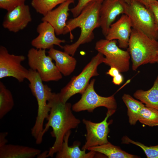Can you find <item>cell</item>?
Listing matches in <instances>:
<instances>
[{
    "label": "cell",
    "instance_id": "cell-17",
    "mask_svg": "<svg viewBox=\"0 0 158 158\" xmlns=\"http://www.w3.org/2000/svg\"><path fill=\"white\" fill-rule=\"evenodd\" d=\"M71 130L65 134L61 150L56 153V158H93L99 157L97 152L90 151L86 153V150H81L79 146L80 143L75 142L72 146H69L68 141L71 134Z\"/></svg>",
    "mask_w": 158,
    "mask_h": 158
},
{
    "label": "cell",
    "instance_id": "cell-27",
    "mask_svg": "<svg viewBox=\"0 0 158 158\" xmlns=\"http://www.w3.org/2000/svg\"><path fill=\"white\" fill-rule=\"evenodd\" d=\"M104 0H78L77 5L70 9L74 18L78 16L84 8L92 2L95 1L103 2Z\"/></svg>",
    "mask_w": 158,
    "mask_h": 158
},
{
    "label": "cell",
    "instance_id": "cell-26",
    "mask_svg": "<svg viewBox=\"0 0 158 158\" xmlns=\"http://www.w3.org/2000/svg\"><path fill=\"white\" fill-rule=\"evenodd\" d=\"M122 141L124 144L131 143L139 146L143 150L147 158H158V145L147 146L139 142L132 140L126 136L123 137Z\"/></svg>",
    "mask_w": 158,
    "mask_h": 158
},
{
    "label": "cell",
    "instance_id": "cell-28",
    "mask_svg": "<svg viewBox=\"0 0 158 158\" xmlns=\"http://www.w3.org/2000/svg\"><path fill=\"white\" fill-rule=\"evenodd\" d=\"M26 0H0V8L8 11L25 4Z\"/></svg>",
    "mask_w": 158,
    "mask_h": 158
},
{
    "label": "cell",
    "instance_id": "cell-10",
    "mask_svg": "<svg viewBox=\"0 0 158 158\" xmlns=\"http://www.w3.org/2000/svg\"><path fill=\"white\" fill-rule=\"evenodd\" d=\"M25 57L22 55L10 54L5 47H0V78L12 77L19 82H23L28 73L21 64Z\"/></svg>",
    "mask_w": 158,
    "mask_h": 158
},
{
    "label": "cell",
    "instance_id": "cell-25",
    "mask_svg": "<svg viewBox=\"0 0 158 158\" xmlns=\"http://www.w3.org/2000/svg\"><path fill=\"white\" fill-rule=\"evenodd\" d=\"M68 0H31V4L36 11L45 16L56 6Z\"/></svg>",
    "mask_w": 158,
    "mask_h": 158
},
{
    "label": "cell",
    "instance_id": "cell-9",
    "mask_svg": "<svg viewBox=\"0 0 158 158\" xmlns=\"http://www.w3.org/2000/svg\"><path fill=\"white\" fill-rule=\"evenodd\" d=\"M95 80L92 79L84 92L81 94L80 99L72 106L74 111L79 112L87 111L92 112L97 108L103 107L107 109L116 110L117 104L114 95L103 97L98 95L94 88Z\"/></svg>",
    "mask_w": 158,
    "mask_h": 158
},
{
    "label": "cell",
    "instance_id": "cell-12",
    "mask_svg": "<svg viewBox=\"0 0 158 158\" xmlns=\"http://www.w3.org/2000/svg\"><path fill=\"white\" fill-rule=\"evenodd\" d=\"M128 4L123 0H104L99 11L100 27L105 37L117 16L126 14Z\"/></svg>",
    "mask_w": 158,
    "mask_h": 158
},
{
    "label": "cell",
    "instance_id": "cell-32",
    "mask_svg": "<svg viewBox=\"0 0 158 158\" xmlns=\"http://www.w3.org/2000/svg\"><path fill=\"white\" fill-rule=\"evenodd\" d=\"M8 134L7 132H1L0 133V146L7 144L8 140L6 138Z\"/></svg>",
    "mask_w": 158,
    "mask_h": 158
},
{
    "label": "cell",
    "instance_id": "cell-30",
    "mask_svg": "<svg viewBox=\"0 0 158 158\" xmlns=\"http://www.w3.org/2000/svg\"><path fill=\"white\" fill-rule=\"evenodd\" d=\"M124 78L120 73L113 77L112 83L115 85H120L123 82Z\"/></svg>",
    "mask_w": 158,
    "mask_h": 158
},
{
    "label": "cell",
    "instance_id": "cell-24",
    "mask_svg": "<svg viewBox=\"0 0 158 158\" xmlns=\"http://www.w3.org/2000/svg\"><path fill=\"white\" fill-rule=\"evenodd\" d=\"M138 121L150 127L158 126V110L153 108L144 106L140 111Z\"/></svg>",
    "mask_w": 158,
    "mask_h": 158
},
{
    "label": "cell",
    "instance_id": "cell-21",
    "mask_svg": "<svg viewBox=\"0 0 158 158\" xmlns=\"http://www.w3.org/2000/svg\"><path fill=\"white\" fill-rule=\"evenodd\" d=\"M87 150L103 154L109 158H138L140 157L123 150L119 147L110 142L89 148Z\"/></svg>",
    "mask_w": 158,
    "mask_h": 158
},
{
    "label": "cell",
    "instance_id": "cell-5",
    "mask_svg": "<svg viewBox=\"0 0 158 158\" xmlns=\"http://www.w3.org/2000/svg\"><path fill=\"white\" fill-rule=\"evenodd\" d=\"M104 55L98 52L79 74L71 78L59 93L63 102L66 103L73 95L78 93L82 94L84 92L89 83L90 79L99 75L97 71V67L104 63Z\"/></svg>",
    "mask_w": 158,
    "mask_h": 158
},
{
    "label": "cell",
    "instance_id": "cell-31",
    "mask_svg": "<svg viewBox=\"0 0 158 158\" xmlns=\"http://www.w3.org/2000/svg\"><path fill=\"white\" fill-rule=\"evenodd\" d=\"M120 73L118 70L114 67H110V68L106 72L107 75L113 77Z\"/></svg>",
    "mask_w": 158,
    "mask_h": 158
},
{
    "label": "cell",
    "instance_id": "cell-4",
    "mask_svg": "<svg viewBox=\"0 0 158 158\" xmlns=\"http://www.w3.org/2000/svg\"><path fill=\"white\" fill-rule=\"evenodd\" d=\"M127 50L131 58L133 71H136L142 65L157 63V40L133 28Z\"/></svg>",
    "mask_w": 158,
    "mask_h": 158
},
{
    "label": "cell",
    "instance_id": "cell-29",
    "mask_svg": "<svg viewBox=\"0 0 158 158\" xmlns=\"http://www.w3.org/2000/svg\"><path fill=\"white\" fill-rule=\"evenodd\" d=\"M148 8L153 15L156 28L158 30V1L155 0L152 2Z\"/></svg>",
    "mask_w": 158,
    "mask_h": 158
},
{
    "label": "cell",
    "instance_id": "cell-3",
    "mask_svg": "<svg viewBox=\"0 0 158 158\" xmlns=\"http://www.w3.org/2000/svg\"><path fill=\"white\" fill-rule=\"evenodd\" d=\"M26 79L29 82V87L35 97L38 104L37 116L31 131L36 143L39 145L42 143L44 136V123L45 119L47 120L48 118L50 110L48 102L53 93L50 87L43 83V81L36 71L29 69Z\"/></svg>",
    "mask_w": 158,
    "mask_h": 158
},
{
    "label": "cell",
    "instance_id": "cell-20",
    "mask_svg": "<svg viewBox=\"0 0 158 158\" xmlns=\"http://www.w3.org/2000/svg\"><path fill=\"white\" fill-rule=\"evenodd\" d=\"M133 96L145 106L158 110V75L150 89L147 90H138L134 92Z\"/></svg>",
    "mask_w": 158,
    "mask_h": 158
},
{
    "label": "cell",
    "instance_id": "cell-22",
    "mask_svg": "<svg viewBox=\"0 0 158 158\" xmlns=\"http://www.w3.org/2000/svg\"><path fill=\"white\" fill-rule=\"evenodd\" d=\"M122 99L127 108L129 122L130 125H134L138 121L141 110L145 105L128 94H124Z\"/></svg>",
    "mask_w": 158,
    "mask_h": 158
},
{
    "label": "cell",
    "instance_id": "cell-2",
    "mask_svg": "<svg viewBox=\"0 0 158 158\" xmlns=\"http://www.w3.org/2000/svg\"><path fill=\"white\" fill-rule=\"evenodd\" d=\"M102 3L99 1L92 2L78 16L67 21L63 35L71 33L77 28H80L81 31L75 42L63 46L64 51L73 56L80 45L90 42L94 39V30L100 27L99 11Z\"/></svg>",
    "mask_w": 158,
    "mask_h": 158
},
{
    "label": "cell",
    "instance_id": "cell-8",
    "mask_svg": "<svg viewBox=\"0 0 158 158\" xmlns=\"http://www.w3.org/2000/svg\"><path fill=\"white\" fill-rule=\"evenodd\" d=\"M27 57L30 68L37 72L43 82L58 81L62 78L53 59L46 55L45 50L32 48L28 51Z\"/></svg>",
    "mask_w": 158,
    "mask_h": 158
},
{
    "label": "cell",
    "instance_id": "cell-19",
    "mask_svg": "<svg viewBox=\"0 0 158 158\" xmlns=\"http://www.w3.org/2000/svg\"><path fill=\"white\" fill-rule=\"evenodd\" d=\"M47 53L54 60L56 66L63 75H69L74 71L77 61L73 56L64 51L56 49L54 47L49 49Z\"/></svg>",
    "mask_w": 158,
    "mask_h": 158
},
{
    "label": "cell",
    "instance_id": "cell-35",
    "mask_svg": "<svg viewBox=\"0 0 158 158\" xmlns=\"http://www.w3.org/2000/svg\"><path fill=\"white\" fill-rule=\"evenodd\" d=\"M157 63L158 64V50L157 51Z\"/></svg>",
    "mask_w": 158,
    "mask_h": 158
},
{
    "label": "cell",
    "instance_id": "cell-14",
    "mask_svg": "<svg viewBox=\"0 0 158 158\" xmlns=\"http://www.w3.org/2000/svg\"><path fill=\"white\" fill-rule=\"evenodd\" d=\"M37 31L38 35L31 42L32 45L35 48L46 50L56 45L63 49L61 43L65 42V41L56 36L54 28L49 23L42 21L38 25Z\"/></svg>",
    "mask_w": 158,
    "mask_h": 158
},
{
    "label": "cell",
    "instance_id": "cell-23",
    "mask_svg": "<svg viewBox=\"0 0 158 158\" xmlns=\"http://www.w3.org/2000/svg\"><path fill=\"white\" fill-rule=\"evenodd\" d=\"M14 101L11 91L0 82V119H2L13 109Z\"/></svg>",
    "mask_w": 158,
    "mask_h": 158
},
{
    "label": "cell",
    "instance_id": "cell-7",
    "mask_svg": "<svg viewBox=\"0 0 158 158\" xmlns=\"http://www.w3.org/2000/svg\"><path fill=\"white\" fill-rule=\"evenodd\" d=\"M117 43L116 40L101 39L96 42L95 49L105 56L103 63L116 68L120 73L126 72L129 69L130 54L128 50L121 49Z\"/></svg>",
    "mask_w": 158,
    "mask_h": 158
},
{
    "label": "cell",
    "instance_id": "cell-34",
    "mask_svg": "<svg viewBox=\"0 0 158 158\" xmlns=\"http://www.w3.org/2000/svg\"><path fill=\"white\" fill-rule=\"evenodd\" d=\"M127 4H129L130 3L131 0H123Z\"/></svg>",
    "mask_w": 158,
    "mask_h": 158
},
{
    "label": "cell",
    "instance_id": "cell-1",
    "mask_svg": "<svg viewBox=\"0 0 158 158\" xmlns=\"http://www.w3.org/2000/svg\"><path fill=\"white\" fill-rule=\"evenodd\" d=\"M48 104L50 110L43 134L44 136L49 128H52L51 134L55 140L52 146L48 151L47 157H52L61 150L66 133L71 129L77 127L80 121L73 113L71 103L63 102L59 93H53Z\"/></svg>",
    "mask_w": 158,
    "mask_h": 158
},
{
    "label": "cell",
    "instance_id": "cell-18",
    "mask_svg": "<svg viewBox=\"0 0 158 158\" xmlns=\"http://www.w3.org/2000/svg\"><path fill=\"white\" fill-rule=\"evenodd\" d=\"M41 152L40 149L23 145L6 144L0 146V158H33Z\"/></svg>",
    "mask_w": 158,
    "mask_h": 158
},
{
    "label": "cell",
    "instance_id": "cell-11",
    "mask_svg": "<svg viewBox=\"0 0 158 158\" xmlns=\"http://www.w3.org/2000/svg\"><path fill=\"white\" fill-rule=\"evenodd\" d=\"M115 110L108 109L106 116L102 121L93 122L85 119L82 120L87 130L86 142L82 150H86L90 147L101 145L109 142L107 136L110 132L109 125L112 121L107 122L108 118L116 111Z\"/></svg>",
    "mask_w": 158,
    "mask_h": 158
},
{
    "label": "cell",
    "instance_id": "cell-15",
    "mask_svg": "<svg viewBox=\"0 0 158 158\" xmlns=\"http://www.w3.org/2000/svg\"><path fill=\"white\" fill-rule=\"evenodd\" d=\"M132 28L128 16L123 14L118 20L111 25L105 39L109 40H117L120 48H127Z\"/></svg>",
    "mask_w": 158,
    "mask_h": 158
},
{
    "label": "cell",
    "instance_id": "cell-16",
    "mask_svg": "<svg viewBox=\"0 0 158 158\" xmlns=\"http://www.w3.org/2000/svg\"><path fill=\"white\" fill-rule=\"evenodd\" d=\"M74 0H68L60 4L57 8L48 12L42 18V21L50 23L54 28L56 35L63 34L66 25L70 5Z\"/></svg>",
    "mask_w": 158,
    "mask_h": 158
},
{
    "label": "cell",
    "instance_id": "cell-13",
    "mask_svg": "<svg viewBox=\"0 0 158 158\" xmlns=\"http://www.w3.org/2000/svg\"><path fill=\"white\" fill-rule=\"evenodd\" d=\"M32 20L30 7L24 4L8 11L2 25L10 31L17 32L24 29Z\"/></svg>",
    "mask_w": 158,
    "mask_h": 158
},
{
    "label": "cell",
    "instance_id": "cell-6",
    "mask_svg": "<svg viewBox=\"0 0 158 158\" xmlns=\"http://www.w3.org/2000/svg\"><path fill=\"white\" fill-rule=\"evenodd\" d=\"M125 14L130 18L133 28L158 40V30L153 15L149 8L137 1L131 0Z\"/></svg>",
    "mask_w": 158,
    "mask_h": 158
},
{
    "label": "cell",
    "instance_id": "cell-33",
    "mask_svg": "<svg viewBox=\"0 0 158 158\" xmlns=\"http://www.w3.org/2000/svg\"><path fill=\"white\" fill-rule=\"evenodd\" d=\"M137 1L144 5L146 7L148 8L150 3L155 0H135Z\"/></svg>",
    "mask_w": 158,
    "mask_h": 158
}]
</instances>
